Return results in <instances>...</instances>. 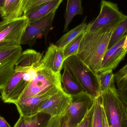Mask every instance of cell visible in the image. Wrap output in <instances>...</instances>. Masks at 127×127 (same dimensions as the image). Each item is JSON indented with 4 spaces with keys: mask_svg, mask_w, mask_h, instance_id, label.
Listing matches in <instances>:
<instances>
[{
    "mask_svg": "<svg viewBox=\"0 0 127 127\" xmlns=\"http://www.w3.org/2000/svg\"><path fill=\"white\" fill-rule=\"evenodd\" d=\"M114 30L101 28L89 31L87 27L77 56L96 74L100 69Z\"/></svg>",
    "mask_w": 127,
    "mask_h": 127,
    "instance_id": "6da1fadb",
    "label": "cell"
},
{
    "mask_svg": "<svg viewBox=\"0 0 127 127\" xmlns=\"http://www.w3.org/2000/svg\"><path fill=\"white\" fill-rule=\"evenodd\" d=\"M39 65L27 66L16 63L13 76L1 91L4 103L15 104L19 100L28 85L36 75Z\"/></svg>",
    "mask_w": 127,
    "mask_h": 127,
    "instance_id": "7a4b0ae2",
    "label": "cell"
},
{
    "mask_svg": "<svg viewBox=\"0 0 127 127\" xmlns=\"http://www.w3.org/2000/svg\"><path fill=\"white\" fill-rule=\"evenodd\" d=\"M115 81L100 96L109 127H127V107L117 92Z\"/></svg>",
    "mask_w": 127,
    "mask_h": 127,
    "instance_id": "3957f363",
    "label": "cell"
},
{
    "mask_svg": "<svg viewBox=\"0 0 127 127\" xmlns=\"http://www.w3.org/2000/svg\"><path fill=\"white\" fill-rule=\"evenodd\" d=\"M63 68L68 70L77 80L87 93L95 99L101 95L99 77L89 68L77 56L65 60Z\"/></svg>",
    "mask_w": 127,
    "mask_h": 127,
    "instance_id": "277c9868",
    "label": "cell"
},
{
    "mask_svg": "<svg viewBox=\"0 0 127 127\" xmlns=\"http://www.w3.org/2000/svg\"><path fill=\"white\" fill-rule=\"evenodd\" d=\"M62 87V75L54 73L41 63L36 75L28 85L19 100L42 94L54 88Z\"/></svg>",
    "mask_w": 127,
    "mask_h": 127,
    "instance_id": "5b68a950",
    "label": "cell"
},
{
    "mask_svg": "<svg viewBox=\"0 0 127 127\" xmlns=\"http://www.w3.org/2000/svg\"><path fill=\"white\" fill-rule=\"evenodd\" d=\"M127 18V15L120 11L117 4L102 0L99 15L88 24L87 30L89 31L101 28L114 30Z\"/></svg>",
    "mask_w": 127,
    "mask_h": 127,
    "instance_id": "8992f818",
    "label": "cell"
},
{
    "mask_svg": "<svg viewBox=\"0 0 127 127\" xmlns=\"http://www.w3.org/2000/svg\"><path fill=\"white\" fill-rule=\"evenodd\" d=\"M22 50L21 45L0 46V91L13 76Z\"/></svg>",
    "mask_w": 127,
    "mask_h": 127,
    "instance_id": "52a82bcc",
    "label": "cell"
},
{
    "mask_svg": "<svg viewBox=\"0 0 127 127\" xmlns=\"http://www.w3.org/2000/svg\"><path fill=\"white\" fill-rule=\"evenodd\" d=\"M57 10L45 17L31 23L27 26L21 41V45H28L33 46L38 38L44 36L47 40L49 32L53 29L52 25Z\"/></svg>",
    "mask_w": 127,
    "mask_h": 127,
    "instance_id": "ba28073f",
    "label": "cell"
},
{
    "mask_svg": "<svg viewBox=\"0 0 127 127\" xmlns=\"http://www.w3.org/2000/svg\"><path fill=\"white\" fill-rule=\"evenodd\" d=\"M72 98L71 103L65 116L71 127H77L94 105L95 99L87 93Z\"/></svg>",
    "mask_w": 127,
    "mask_h": 127,
    "instance_id": "9c48e42d",
    "label": "cell"
},
{
    "mask_svg": "<svg viewBox=\"0 0 127 127\" xmlns=\"http://www.w3.org/2000/svg\"><path fill=\"white\" fill-rule=\"evenodd\" d=\"M29 24L24 15L12 21L0 32V46L21 45L22 36Z\"/></svg>",
    "mask_w": 127,
    "mask_h": 127,
    "instance_id": "30bf717a",
    "label": "cell"
},
{
    "mask_svg": "<svg viewBox=\"0 0 127 127\" xmlns=\"http://www.w3.org/2000/svg\"><path fill=\"white\" fill-rule=\"evenodd\" d=\"M72 101V97L66 93L62 88L48 99L40 108L39 113L49 115L51 118L64 116Z\"/></svg>",
    "mask_w": 127,
    "mask_h": 127,
    "instance_id": "8fae6325",
    "label": "cell"
},
{
    "mask_svg": "<svg viewBox=\"0 0 127 127\" xmlns=\"http://www.w3.org/2000/svg\"><path fill=\"white\" fill-rule=\"evenodd\" d=\"M62 88H54L42 94L20 99L15 104L20 116L28 117L39 113L40 108L48 99Z\"/></svg>",
    "mask_w": 127,
    "mask_h": 127,
    "instance_id": "7c38bea8",
    "label": "cell"
},
{
    "mask_svg": "<svg viewBox=\"0 0 127 127\" xmlns=\"http://www.w3.org/2000/svg\"><path fill=\"white\" fill-rule=\"evenodd\" d=\"M126 36L112 48L107 50L104 56L98 74L115 70L124 59L127 54L123 47Z\"/></svg>",
    "mask_w": 127,
    "mask_h": 127,
    "instance_id": "4fadbf2b",
    "label": "cell"
},
{
    "mask_svg": "<svg viewBox=\"0 0 127 127\" xmlns=\"http://www.w3.org/2000/svg\"><path fill=\"white\" fill-rule=\"evenodd\" d=\"M64 61L63 49L52 43L48 48L41 63L54 73L61 74Z\"/></svg>",
    "mask_w": 127,
    "mask_h": 127,
    "instance_id": "5bb4252c",
    "label": "cell"
},
{
    "mask_svg": "<svg viewBox=\"0 0 127 127\" xmlns=\"http://www.w3.org/2000/svg\"><path fill=\"white\" fill-rule=\"evenodd\" d=\"M63 0H50L25 15L29 23H32L45 17L54 10H57Z\"/></svg>",
    "mask_w": 127,
    "mask_h": 127,
    "instance_id": "9a60e30c",
    "label": "cell"
},
{
    "mask_svg": "<svg viewBox=\"0 0 127 127\" xmlns=\"http://www.w3.org/2000/svg\"><path fill=\"white\" fill-rule=\"evenodd\" d=\"M23 0H5L4 5L1 9L2 21H12L24 15Z\"/></svg>",
    "mask_w": 127,
    "mask_h": 127,
    "instance_id": "2e32d148",
    "label": "cell"
},
{
    "mask_svg": "<svg viewBox=\"0 0 127 127\" xmlns=\"http://www.w3.org/2000/svg\"><path fill=\"white\" fill-rule=\"evenodd\" d=\"M62 83L64 91L71 97L86 93L77 80L67 69H64Z\"/></svg>",
    "mask_w": 127,
    "mask_h": 127,
    "instance_id": "e0dca14e",
    "label": "cell"
},
{
    "mask_svg": "<svg viewBox=\"0 0 127 127\" xmlns=\"http://www.w3.org/2000/svg\"><path fill=\"white\" fill-rule=\"evenodd\" d=\"M51 118L42 113L28 117L20 116L13 127H44Z\"/></svg>",
    "mask_w": 127,
    "mask_h": 127,
    "instance_id": "ac0fdd59",
    "label": "cell"
},
{
    "mask_svg": "<svg viewBox=\"0 0 127 127\" xmlns=\"http://www.w3.org/2000/svg\"><path fill=\"white\" fill-rule=\"evenodd\" d=\"M83 8L80 0H68L65 13V23L64 32L68 31L69 25L75 16L82 15Z\"/></svg>",
    "mask_w": 127,
    "mask_h": 127,
    "instance_id": "d6986e66",
    "label": "cell"
},
{
    "mask_svg": "<svg viewBox=\"0 0 127 127\" xmlns=\"http://www.w3.org/2000/svg\"><path fill=\"white\" fill-rule=\"evenodd\" d=\"M86 17L82 23L62 37L56 42V45L60 48L64 49L65 47L72 40L78 36L86 30L88 24L86 22Z\"/></svg>",
    "mask_w": 127,
    "mask_h": 127,
    "instance_id": "ffe728a7",
    "label": "cell"
},
{
    "mask_svg": "<svg viewBox=\"0 0 127 127\" xmlns=\"http://www.w3.org/2000/svg\"><path fill=\"white\" fill-rule=\"evenodd\" d=\"M86 28H87L84 31L71 41L64 48V54L65 60L70 57L77 55Z\"/></svg>",
    "mask_w": 127,
    "mask_h": 127,
    "instance_id": "44dd1931",
    "label": "cell"
},
{
    "mask_svg": "<svg viewBox=\"0 0 127 127\" xmlns=\"http://www.w3.org/2000/svg\"><path fill=\"white\" fill-rule=\"evenodd\" d=\"M127 32V18L122 22L112 33L109 42L108 49L112 48L121 40Z\"/></svg>",
    "mask_w": 127,
    "mask_h": 127,
    "instance_id": "7402d4cb",
    "label": "cell"
},
{
    "mask_svg": "<svg viewBox=\"0 0 127 127\" xmlns=\"http://www.w3.org/2000/svg\"><path fill=\"white\" fill-rule=\"evenodd\" d=\"M92 127H104L100 97L95 100Z\"/></svg>",
    "mask_w": 127,
    "mask_h": 127,
    "instance_id": "603a6c76",
    "label": "cell"
},
{
    "mask_svg": "<svg viewBox=\"0 0 127 127\" xmlns=\"http://www.w3.org/2000/svg\"><path fill=\"white\" fill-rule=\"evenodd\" d=\"M99 77L101 94L105 91L115 81L114 74L113 70L98 74Z\"/></svg>",
    "mask_w": 127,
    "mask_h": 127,
    "instance_id": "cb8c5ba5",
    "label": "cell"
},
{
    "mask_svg": "<svg viewBox=\"0 0 127 127\" xmlns=\"http://www.w3.org/2000/svg\"><path fill=\"white\" fill-rule=\"evenodd\" d=\"M116 83L118 94L123 103L127 107V77Z\"/></svg>",
    "mask_w": 127,
    "mask_h": 127,
    "instance_id": "d4e9b609",
    "label": "cell"
},
{
    "mask_svg": "<svg viewBox=\"0 0 127 127\" xmlns=\"http://www.w3.org/2000/svg\"><path fill=\"white\" fill-rule=\"evenodd\" d=\"M50 0H23L24 15ZM23 15V16H24Z\"/></svg>",
    "mask_w": 127,
    "mask_h": 127,
    "instance_id": "484cf974",
    "label": "cell"
},
{
    "mask_svg": "<svg viewBox=\"0 0 127 127\" xmlns=\"http://www.w3.org/2000/svg\"><path fill=\"white\" fill-rule=\"evenodd\" d=\"M94 104L95 103L92 107L90 110L84 118L77 127H92L93 118L94 114Z\"/></svg>",
    "mask_w": 127,
    "mask_h": 127,
    "instance_id": "4316f807",
    "label": "cell"
},
{
    "mask_svg": "<svg viewBox=\"0 0 127 127\" xmlns=\"http://www.w3.org/2000/svg\"><path fill=\"white\" fill-rule=\"evenodd\" d=\"M127 77V64L123 68L119 70L114 74L115 81L116 83L120 81L121 80Z\"/></svg>",
    "mask_w": 127,
    "mask_h": 127,
    "instance_id": "83f0119b",
    "label": "cell"
},
{
    "mask_svg": "<svg viewBox=\"0 0 127 127\" xmlns=\"http://www.w3.org/2000/svg\"><path fill=\"white\" fill-rule=\"evenodd\" d=\"M63 117L51 118L44 127H61Z\"/></svg>",
    "mask_w": 127,
    "mask_h": 127,
    "instance_id": "f1b7e54d",
    "label": "cell"
},
{
    "mask_svg": "<svg viewBox=\"0 0 127 127\" xmlns=\"http://www.w3.org/2000/svg\"><path fill=\"white\" fill-rule=\"evenodd\" d=\"M0 127H12L3 117L0 116Z\"/></svg>",
    "mask_w": 127,
    "mask_h": 127,
    "instance_id": "f546056e",
    "label": "cell"
},
{
    "mask_svg": "<svg viewBox=\"0 0 127 127\" xmlns=\"http://www.w3.org/2000/svg\"><path fill=\"white\" fill-rule=\"evenodd\" d=\"M13 20L9 21H0V32L3 30Z\"/></svg>",
    "mask_w": 127,
    "mask_h": 127,
    "instance_id": "4dcf8cb0",
    "label": "cell"
},
{
    "mask_svg": "<svg viewBox=\"0 0 127 127\" xmlns=\"http://www.w3.org/2000/svg\"><path fill=\"white\" fill-rule=\"evenodd\" d=\"M61 127H72L69 125L68 121L65 115L63 117Z\"/></svg>",
    "mask_w": 127,
    "mask_h": 127,
    "instance_id": "1f68e13d",
    "label": "cell"
},
{
    "mask_svg": "<svg viewBox=\"0 0 127 127\" xmlns=\"http://www.w3.org/2000/svg\"><path fill=\"white\" fill-rule=\"evenodd\" d=\"M123 47V49L127 53V34H126V37H125V40Z\"/></svg>",
    "mask_w": 127,
    "mask_h": 127,
    "instance_id": "d6a6232c",
    "label": "cell"
},
{
    "mask_svg": "<svg viewBox=\"0 0 127 127\" xmlns=\"http://www.w3.org/2000/svg\"><path fill=\"white\" fill-rule=\"evenodd\" d=\"M5 1V0H0V9H1L3 6Z\"/></svg>",
    "mask_w": 127,
    "mask_h": 127,
    "instance_id": "836d02e7",
    "label": "cell"
},
{
    "mask_svg": "<svg viewBox=\"0 0 127 127\" xmlns=\"http://www.w3.org/2000/svg\"><path fill=\"white\" fill-rule=\"evenodd\" d=\"M1 9H0V16L1 15Z\"/></svg>",
    "mask_w": 127,
    "mask_h": 127,
    "instance_id": "e575fe53",
    "label": "cell"
}]
</instances>
